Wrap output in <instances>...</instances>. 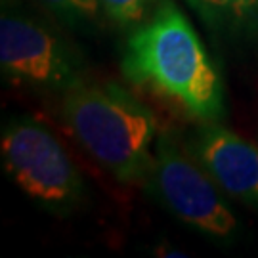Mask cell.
<instances>
[{
  "instance_id": "6da1fadb",
  "label": "cell",
  "mask_w": 258,
  "mask_h": 258,
  "mask_svg": "<svg viewBox=\"0 0 258 258\" xmlns=\"http://www.w3.org/2000/svg\"><path fill=\"white\" fill-rule=\"evenodd\" d=\"M122 73L134 84L166 96L201 122H218L224 115L220 77L194 27L170 0H163L130 35Z\"/></svg>"
},
{
  "instance_id": "7a4b0ae2",
  "label": "cell",
  "mask_w": 258,
  "mask_h": 258,
  "mask_svg": "<svg viewBox=\"0 0 258 258\" xmlns=\"http://www.w3.org/2000/svg\"><path fill=\"white\" fill-rule=\"evenodd\" d=\"M61 115L75 140L119 182L148 180L159 136L155 115L115 83H81L63 94Z\"/></svg>"
},
{
  "instance_id": "3957f363",
  "label": "cell",
  "mask_w": 258,
  "mask_h": 258,
  "mask_svg": "<svg viewBox=\"0 0 258 258\" xmlns=\"http://www.w3.org/2000/svg\"><path fill=\"white\" fill-rule=\"evenodd\" d=\"M148 182L159 203L182 224L218 243L235 239L239 224L224 191L174 134L157 136Z\"/></svg>"
},
{
  "instance_id": "277c9868",
  "label": "cell",
  "mask_w": 258,
  "mask_h": 258,
  "mask_svg": "<svg viewBox=\"0 0 258 258\" xmlns=\"http://www.w3.org/2000/svg\"><path fill=\"white\" fill-rule=\"evenodd\" d=\"M2 163L33 201L52 212H69L84 197V182L54 134L35 119L18 117L2 128Z\"/></svg>"
},
{
  "instance_id": "5b68a950",
  "label": "cell",
  "mask_w": 258,
  "mask_h": 258,
  "mask_svg": "<svg viewBox=\"0 0 258 258\" xmlns=\"http://www.w3.org/2000/svg\"><path fill=\"white\" fill-rule=\"evenodd\" d=\"M0 65L10 81L35 90L65 94L84 83L77 50L48 23L4 4L0 18Z\"/></svg>"
},
{
  "instance_id": "8992f818",
  "label": "cell",
  "mask_w": 258,
  "mask_h": 258,
  "mask_svg": "<svg viewBox=\"0 0 258 258\" xmlns=\"http://www.w3.org/2000/svg\"><path fill=\"white\" fill-rule=\"evenodd\" d=\"M187 151L226 195L258 209V148L216 122H203Z\"/></svg>"
},
{
  "instance_id": "52a82bcc",
  "label": "cell",
  "mask_w": 258,
  "mask_h": 258,
  "mask_svg": "<svg viewBox=\"0 0 258 258\" xmlns=\"http://www.w3.org/2000/svg\"><path fill=\"white\" fill-rule=\"evenodd\" d=\"M44 8L67 25H84L98 18V0H38Z\"/></svg>"
},
{
  "instance_id": "ba28073f",
  "label": "cell",
  "mask_w": 258,
  "mask_h": 258,
  "mask_svg": "<svg viewBox=\"0 0 258 258\" xmlns=\"http://www.w3.org/2000/svg\"><path fill=\"white\" fill-rule=\"evenodd\" d=\"M153 0H98L102 12L117 25L138 23L146 16Z\"/></svg>"
},
{
  "instance_id": "9c48e42d",
  "label": "cell",
  "mask_w": 258,
  "mask_h": 258,
  "mask_svg": "<svg viewBox=\"0 0 258 258\" xmlns=\"http://www.w3.org/2000/svg\"><path fill=\"white\" fill-rule=\"evenodd\" d=\"M207 4L216 8L228 10L233 16H250L258 10V0H205Z\"/></svg>"
}]
</instances>
